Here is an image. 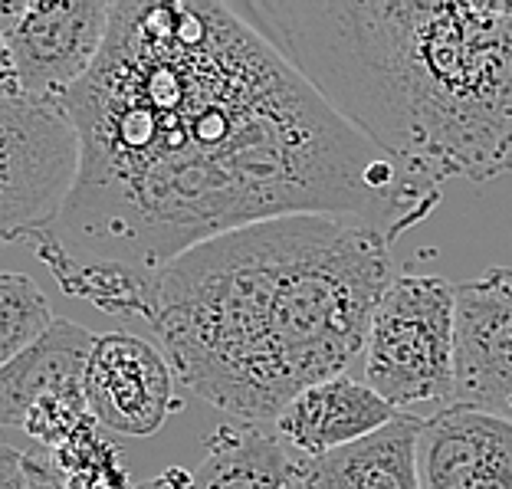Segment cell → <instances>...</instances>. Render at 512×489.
I'll return each mask as SVG.
<instances>
[{"label": "cell", "mask_w": 512, "mask_h": 489, "mask_svg": "<svg viewBox=\"0 0 512 489\" xmlns=\"http://www.w3.org/2000/svg\"><path fill=\"white\" fill-rule=\"evenodd\" d=\"M60 109L79 171L33 250L66 296L119 319H145L158 273L230 230L322 214L398 240L440 204L220 0L112 4Z\"/></svg>", "instance_id": "obj_1"}, {"label": "cell", "mask_w": 512, "mask_h": 489, "mask_svg": "<svg viewBox=\"0 0 512 489\" xmlns=\"http://www.w3.org/2000/svg\"><path fill=\"white\" fill-rule=\"evenodd\" d=\"M391 237L299 214L197 243L151 286L145 325L184 388L247 427L276 424L312 384L365 355Z\"/></svg>", "instance_id": "obj_2"}, {"label": "cell", "mask_w": 512, "mask_h": 489, "mask_svg": "<svg viewBox=\"0 0 512 489\" xmlns=\"http://www.w3.org/2000/svg\"><path fill=\"white\" fill-rule=\"evenodd\" d=\"M312 89L411 178L512 171V4H234Z\"/></svg>", "instance_id": "obj_3"}, {"label": "cell", "mask_w": 512, "mask_h": 489, "mask_svg": "<svg viewBox=\"0 0 512 489\" xmlns=\"http://www.w3.org/2000/svg\"><path fill=\"white\" fill-rule=\"evenodd\" d=\"M457 375V286L404 273L384 289L365 345V378L398 411L450 404Z\"/></svg>", "instance_id": "obj_4"}, {"label": "cell", "mask_w": 512, "mask_h": 489, "mask_svg": "<svg viewBox=\"0 0 512 489\" xmlns=\"http://www.w3.org/2000/svg\"><path fill=\"white\" fill-rule=\"evenodd\" d=\"M79 138L63 109L0 99V247L37 240L73 194Z\"/></svg>", "instance_id": "obj_5"}, {"label": "cell", "mask_w": 512, "mask_h": 489, "mask_svg": "<svg viewBox=\"0 0 512 489\" xmlns=\"http://www.w3.org/2000/svg\"><path fill=\"white\" fill-rule=\"evenodd\" d=\"M109 20V0H27L4 37L20 96L60 109L96 66Z\"/></svg>", "instance_id": "obj_6"}, {"label": "cell", "mask_w": 512, "mask_h": 489, "mask_svg": "<svg viewBox=\"0 0 512 489\" xmlns=\"http://www.w3.org/2000/svg\"><path fill=\"white\" fill-rule=\"evenodd\" d=\"M512 421V270L493 266L457 286L453 401Z\"/></svg>", "instance_id": "obj_7"}, {"label": "cell", "mask_w": 512, "mask_h": 489, "mask_svg": "<svg viewBox=\"0 0 512 489\" xmlns=\"http://www.w3.org/2000/svg\"><path fill=\"white\" fill-rule=\"evenodd\" d=\"M86 404L99 427H109L115 434H158L171 411H178L168 358L138 335H96L86 368Z\"/></svg>", "instance_id": "obj_8"}, {"label": "cell", "mask_w": 512, "mask_h": 489, "mask_svg": "<svg viewBox=\"0 0 512 489\" xmlns=\"http://www.w3.org/2000/svg\"><path fill=\"white\" fill-rule=\"evenodd\" d=\"M421 489H512V421L447 404L417 437Z\"/></svg>", "instance_id": "obj_9"}, {"label": "cell", "mask_w": 512, "mask_h": 489, "mask_svg": "<svg viewBox=\"0 0 512 489\" xmlns=\"http://www.w3.org/2000/svg\"><path fill=\"white\" fill-rule=\"evenodd\" d=\"M398 414V407L384 401L368 381L339 375L296 394L276 417L273 430L299 457H325L375 434Z\"/></svg>", "instance_id": "obj_10"}, {"label": "cell", "mask_w": 512, "mask_h": 489, "mask_svg": "<svg viewBox=\"0 0 512 489\" xmlns=\"http://www.w3.org/2000/svg\"><path fill=\"white\" fill-rule=\"evenodd\" d=\"M96 335L56 319L27 352L0 368V427L23 430L30 411L50 401H86V368Z\"/></svg>", "instance_id": "obj_11"}, {"label": "cell", "mask_w": 512, "mask_h": 489, "mask_svg": "<svg viewBox=\"0 0 512 489\" xmlns=\"http://www.w3.org/2000/svg\"><path fill=\"white\" fill-rule=\"evenodd\" d=\"M424 417L401 411L391 424L325 457H299V489H421L417 437Z\"/></svg>", "instance_id": "obj_12"}, {"label": "cell", "mask_w": 512, "mask_h": 489, "mask_svg": "<svg viewBox=\"0 0 512 489\" xmlns=\"http://www.w3.org/2000/svg\"><path fill=\"white\" fill-rule=\"evenodd\" d=\"M299 453L276 430L227 424L207 440V457L191 473L188 489H289Z\"/></svg>", "instance_id": "obj_13"}, {"label": "cell", "mask_w": 512, "mask_h": 489, "mask_svg": "<svg viewBox=\"0 0 512 489\" xmlns=\"http://www.w3.org/2000/svg\"><path fill=\"white\" fill-rule=\"evenodd\" d=\"M50 460L63 489H135L119 450L102 437V427L92 414L60 447L50 450Z\"/></svg>", "instance_id": "obj_14"}, {"label": "cell", "mask_w": 512, "mask_h": 489, "mask_svg": "<svg viewBox=\"0 0 512 489\" xmlns=\"http://www.w3.org/2000/svg\"><path fill=\"white\" fill-rule=\"evenodd\" d=\"M53 322L50 299L27 273H0V368L27 352Z\"/></svg>", "instance_id": "obj_15"}, {"label": "cell", "mask_w": 512, "mask_h": 489, "mask_svg": "<svg viewBox=\"0 0 512 489\" xmlns=\"http://www.w3.org/2000/svg\"><path fill=\"white\" fill-rule=\"evenodd\" d=\"M0 489H63L50 453L0 444Z\"/></svg>", "instance_id": "obj_16"}, {"label": "cell", "mask_w": 512, "mask_h": 489, "mask_svg": "<svg viewBox=\"0 0 512 489\" xmlns=\"http://www.w3.org/2000/svg\"><path fill=\"white\" fill-rule=\"evenodd\" d=\"M17 96H20V86H17L14 63H10L7 43L0 40V99H17Z\"/></svg>", "instance_id": "obj_17"}, {"label": "cell", "mask_w": 512, "mask_h": 489, "mask_svg": "<svg viewBox=\"0 0 512 489\" xmlns=\"http://www.w3.org/2000/svg\"><path fill=\"white\" fill-rule=\"evenodd\" d=\"M188 483H191V473H188V470L171 467V470H165V473H158L155 480L138 483L135 489H188Z\"/></svg>", "instance_id": "obj_18"}]
</instances>
